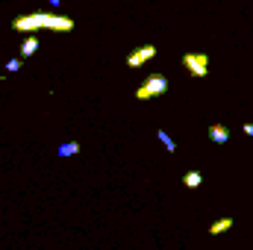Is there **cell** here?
Returning a JSON list of instances; mask_svg holds the SVG:
<instances>
[{"mask_svg": "<svg viewBox=\"0 0 253 250\" xmlns=\"http://www.w3.org/2000/svg\"><path fill=\"white\" fill-rule=\"evenodd\" d=\"M165 91H168V80H165L162 74H150V77L144 80V85L135 88V97H138V100H150V97H159V94H165Z\"/></svg>", "mask_w": 253, "mask_h": 250, "instance_id": "cell-2", "label": "cell"}, {"mask_svg": "<svg viewBox=\"0 0 253 250\" xmlns=\"http://www.w3.org/2000/svg\"><path fill=\"white\" fill-rule=\"evenodd\" d=\"M36 50H39V39H36V36H30V39L21 44V59H30Z\"/></svg>", "mask_w": 253, "mask_h": 250, "instance_id": "cell-6", "label": "cell"}, {"mask_svg": "<svg viewBox=\"0 0 253 250\" xmlns=\"http://www.w3.org/2000/svg\"><path fill=\"white\" fill-rule=\"evenodd\" d=\"M183 68L194 80H203V77H209V56L206 53H186L183 56Z\"/></svg>", "mask_w": 253, "mask_h": 250, "instance_id": "cell-3", "label": "cell"}, {"mask_svg": "<svg viewBox=\"0 0 253 250\" xmlns=\"http://www.w3.org/2000/svg\"><path fill=\"white\" fill-rule=\"evenodd\" d=\"M209 138H212L215 144H227V141H230V129L221 126V124H212L209 126Z\"/></svg>", "mask_w": 253, "mask_h": 250, "instance_id": "cell-5", "label": "cell"}, {"mask_svg": "<svg viewBox=\"0 0 253 250\" xmlns=\"http://www.w3.org/2000/svg\"><path fill=\"white\" fill-rule=\"evenodd\" d=\"M159 141L165 144V150H168V153H174V150H177V144L171 141V135H168V132H162V129H159Z\"/></svg>", "mask_w": 253, "mask_h": 250, "instance_id": "cell-10", "label": "cell"}, {"mask_svg": "<svg viewBox=\"0 0 253 250\" xmlns=\"http://www.w3.org/2000/svg\"><path fill=\"white\" fill-rule=\"evenodd\" d=\"M245 135H253V124H245Z\"/></svg>", "mask_w": 253, "mask_h": 250, "instance_id": "cell-12", "label": "cell"}, {"mask_svg": "<svg viewBox=\"0 0 253 250\" xmlns=\"http://www.w3.org/2000/svg\"><path fill=\"white\" fill-rule=\"evenodd\" d=\"M21 62H24L21 56H18V59H9V62H6V71H18V68H21Z\"/></svg>", "mask_w": 253, "mask_h": 250, "instance_id": "cell-11", "label": "cell"}, {"mask_svg": "<svg viewBox=\"0 0 253 250\" xmlns=\"http://www.w3.org/2000/svg\"><path fill=\"white\" fill-rule=\"evenodd\" d=\"M227 230H233V218H221V221H215V224L209 227V236H221V233H227Z\"/></svg>", "mask_w": 253, "mask_h": 250, "instance_id": "cell-7", "label": "cell"}, {"mask_svg": "<svg viewBox=\"0 0 253 250\" xmlns=\"http://www.w3.org/2000/svg\"><path fill=\"white\" fill-rule=\"evenodd\" d=\"M12 30L18 33H36V30H53V33H71L74 21L65 15H53V12H30V15H18L12 21Z\"/></svg>", "mask_w": 253, "mask_h": 250, "instance_id": "cell-1", "label": "cell"}, {"mask_svg": "<svg viewBox=\"0 0 253 250\" xmlns=\"http://www.w3.org/2000/svg\"><path fill=\"white\" fill-rule=\"evenodd\" d=\"M153 56H156V47L153 44H144V47H138V50H132L126 56V68H141L144 62H150Z\"/></svg>", "mask_w": 253, "mask_h": 250, "instance_id": "cell-4", "label": "cell"}, {"mask_svg": "<svg viewBox=\"0 0 253 250\" xmlns=\"http://www.w3.org/2000/svg\"><path fill=\"white\" fill-rule=\"evenodd\" d=\"M50 3H53V6H56V3H59V0H50Z\"/></svg>", "mask_w": 253, "mask_h": 250, "instance_id": "cell-13", "label": "cell"}, {"mask_svg": "<svg viewBox=\"0 0 253 250\" xmlns=\"http://www.w3.org/2000/svg\"><path fill=\"white\" fill-rule=\"evenodd\" d=\"M80 153V144L77 141H71V144H62L59 147V156H77Z\"/></svg>", "mask_w": 253, "mask_h": 250, "instance_id": "cell-9", "label": "cell"}, {"mask_svg": "<svg viewBox=\"0 0 253 250\" xmlns=\"http://www.w3.org/2000/svg\"><path fill=\"white\" fill-rule=\"evenodd\" d=\"M200 183H203V174H200V171H189V174L183 177V186L186 188H200Z\"/></svg>", "mask_w": 253, "mask_h": 250, "instance_id": "cell-8", "label": "cell"}]
</instances>
